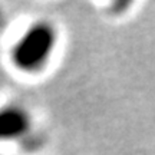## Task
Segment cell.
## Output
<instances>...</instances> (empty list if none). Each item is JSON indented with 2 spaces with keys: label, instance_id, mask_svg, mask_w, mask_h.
<instances>
[{
  "label": "cell",
  "instance_id": "6da1fadb",
  "mask_svg": "<svg viewBox=\"0 0 155 155\" xmlns=\"http://www.w3.org/2000/svg\"><path fill=\"white\" fill-rule=\"evenodd\" d=\"M58 45V30L53 23L38 20L32 23L12 48L10 59L16 69L35 73L42 71Z\"/></svg>",
  "mask_w": 155,
  "mask_h": 155
},
{
  "label": "cell",
  "instance_id": "7a4b0ae2",
  "mask_svg": "<svg viewBox=\"0 0 155 155\" xmlns=\"http://www.w3.org/2000/svg\"><path fill=\"white\" fill-rule=\"evenodd\" d=\"M33 118L26 106L6 104L0 106V142H15L32 135Z\"/></svg>",
  "mask_w": 155,
  "mask_h": 155
},
{
  "label": "cell",
  "instance_id": "3957f363",
  "mask_svg": "<svg viewBox=\"0 0 155 155\" xmlns=\"http://www.w3.org/2000/svg\"><path fill=\"white\" fill-rule=\"evenodd\" d=\"M5 25H6V15H5V12L0 9V30L5 28Z\"/></svg>",
  "mask_w": 155,
  "mask_h": 155
}]
</instances>
